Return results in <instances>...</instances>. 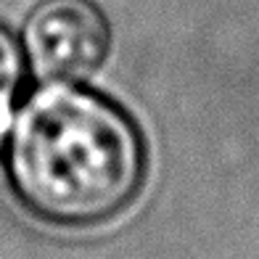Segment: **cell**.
Segmentation results:
<instances>
[{
	"label": "cell",
	"mask_w": 259,
	"mask_h": 259,
	"mask_svg": "<svg viewBox=\"0 0 259 259\" xmlns=\"http://www.w3.org/2000/svg\"><path fill=\"white\" fill-rule=\"evenodd\" d=\"M24 48L40 79L74 82L103 61L109 27L90 0H45L27 21Z\"/></svg>",
	"instance_id": "7a4b0ae2"
},
{
	"label": "cell",
	"mask_w": 259,
	"mask_h": 259,
	"mask_svg": "<svg viewBox=\"0 0 259 259\" xmlns=\"http://www.w3.org/2000/svg\"><path fill=\"white\" fill-rule=\"evenodd\" d=\"M8 169L34 214L58 225H96L135 198L146 156L122 109L96 93L51 88L21 114Z\"/></svg>",
	"instance_id": "6da1fadb"
},
{
	"label": "cell",
	"mask_w": 259,
	"mask_h": 259,
	"mask_svg": "<svg viewBox=\"0 0 259 259\" xmlns=\"http://www.w3.org/2000/svg\"><path fill=\"white\" fill-rule=\"evenodd\" d=\"M19 77H21V56L14 37L0 29V133L8 124V114H11V103H14V93L19 88Z\"/></svg>",
	"instance_id": "3957f363"
}]
</instances>
